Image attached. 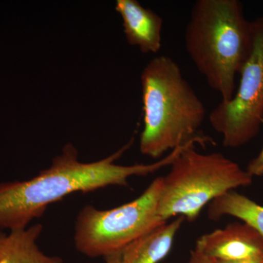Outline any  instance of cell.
<instances>
[{
  "label": "cell",
  "instance_id": "1",
  "mask_svg": "<svg viewBox=\"0 0 263 263\" xmlns=\"http://www.w3.org/2000/svg\"><path fill=\"white\" fill-rule=\"evenodd\" d=\"M133 138L111 155L93 162L79 160L75 146L67 143L47 169L32 179L0 183V229H26L53 202L75 193H87L110 186H128L133 176H147L170 166L181 152L175 148L151 164H116L130 148Z\"/></svg>",
  "mask_w": 263,
  "mask_h": 263
},
{
  "label": "cell",
  "instance_id": "2",
  "mask_svg": "<svg viewBox=\"0 0 263 263\" xmlns=\"http://www.w3.org/2000/svg\"><path fill=\"white\" fill-rule=\"evenodd\" d=\"M143 129L140 152L151 158L196 141L212 143L210 137L199 135L206 108L177 62L161 55L152 59L141 76Z\"/></svg>",
  "mask_w": 263,
  "mask_h": 263
},
{
  "label": "cell",
  "instance_id": "3",
  "mask_svg": "<svg viewBox=\"0 0 263 263\" xmlns=\"http://www.w3.org/2000/svg\"><path fill=\"white\" fill-rule=\"evenodd\" d=\"M185 47L209 86L229 101L252 49L251 22L238 0H197L184 32Z\"/></svg>",
  "mask_w": 263,
  "mask_h": 263
},
{
  "label": "cell",
  "instance_id": "4",
  "mask_svg": "<svg viewBox=\"0 0 263 263\" xmlns=\"http://www.w3.org/2000/svg\"><path fill=\"white\" fill-rule=\"evenodd\" d=\"M190 143L162 177L159 214L167 221L182 216L193 222L207 204L221 195L252 183L253 176L221 153L201 154Z\"/></svg>",
  "mask_w": 263,
  "mask_h": 263
},
{
  "label": "cell",
  "instance_id": "5",
  "mask_svg": "<svg viewBox=\"0 0 263 263\" xmlns=\"http://www.w3.org/2000/svg\"><path fill=\"white\" fill-rule=\"evenodd\" d=\"M162 184V177L156 178L136 200L109 210L83 207L74 227L77 251L90 258H106L165 224L158 212Z\"/></svg>",
  "mask_w": 263,
  "mask_h": 263
},
{
  "label": "cell",
  "instance_id": "6",
  "mask_svg": "<svg viewBox=\"0 0 263 263\" xmlns=\"http://www.w3.org/2000/svg\"><path fill=\"white\" fill-rule=\"evenodd\" d=\"M252 49L240 70V84L229 101H221L209 115L223 145L238 148L258 134L263 124V15L251 22Z\"/></svg>",
  "mask_w": 263,
  "mask_h": 263
},
{
  "label": "cell",
  "instance_id": "7",
  "mask_svg": "<svg viewBox=\"0 0 263 263\" xmlns=\"http://www.w3.org/2000/svg\"><path fill=\"white\" fill-rule=\"evenodd\" d=\"M195 250L219 260H236L263 256V237L246 223L233 222L200 236Z\"/></svg>",
  "mask_w": 263,
  "mask_h": 263
},
{
  "label": "cell",
  "instance_id": "8",
  "mask_svg": "<svg viewBox=\"0 0 263 263\" xmlns=\"http://www.w3.org/2000/svg\"><path fill=\"white\" fill-rule=\"evenodd\" d=\"M115 9L122 17L128 43L144 53H157L162 48L163 19L136 0H117Z\"/></svg>",
  "mask_w": 263,
  "mask_h": 263
},
{
  "label": "cell",
  "instance_id": "9",
  "mask_svg": "<svg viewBox=\"0 0 263 263\" xmlns=\"http://www.w3.org/2000/svg\"><path fill=\"white\" fill-rule=\"evenodd\" d=\"M185 218L178 216L132 242L125 248L106 257V263H159L172 249L175 237Z\"/></svg>",
  "mask_w": 263,
  "mask_h": 263
},
{
  "label": "cell",
  "instance_id": "10",
  "mask_svg": "<svg viewBox=\"0 0 263 263\" xmlns=\"http://www.w3.org/2000/svg\"><path fill=\"white\" fill-rule=\"evenodd\" d=\"M42 224L0 233V263H65L61 257L49 256L40 249L37 240Z\"/></svg>",
  "mask_w": 263,
  "mask_h": 263
},
{
  "label": "cell",
  "instance_id": "11",
  "mask_svg": "<svg viewBox=\"0 0 263 263\" xmlns=\"http://www.w3.org/2000/svg\"><path fill=\"white\" fill-rule=\"evenodd\" d=\"M224 216L239 219L254 228L263 237V206L233 191L214 199L209 203L208 216L212 221H219Z\"/></svg>",
  "mask_w": 263,
  "mask_h": 263
},
{
  "label": "cell",
  "instance_id": "12",
  "mask_svg": "<svg viewBox=\"0 0 263 263\" xmlns=\"http://www.w3.org/2000/svg\"><path fill=\"white\" fill-rule=\"evenodd\" d=\"M247 171L253 177L263 176V147L259 155L249 162Z\"/></svg>",
  "mask_w": 263,
  "mask_h": 263
},
{
  "label": "cell",
  "instance_id": "13",
  "mask_svg": "<svg viewBox=\"0 0 263 263\" xmlns=\"http://www.w3.org/2000/svg\"><path fill=\"white\" fill-rule=\"evenodd\" d=\"M210 259V258H209ZM212 263H263L262 257H250V258L236 259V260H219L210 259Z\"/></svg>",
  "mask_w": 263,
  "mask_h": 263
},
{
  "label": "cell",
  "instance_id": "14",
  "mask_svg": "<svg viewBox=\"0 0 263 263\" xmlns=\"http://www.w3.org/2000/svg\"><path fill=\"white\" fill-rule=\"evenodd\" d=\"M188 263H212L211 259L194 249L190 253Z\"/></svg>",
  "mask_w": 263,
  "mask_h": 263
}]
</instances>
